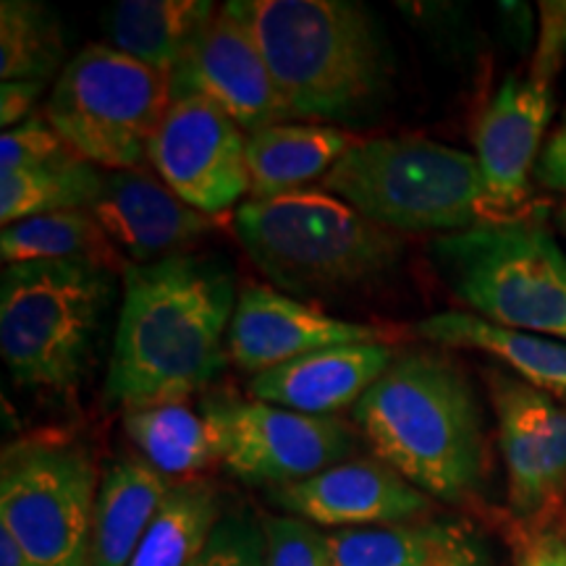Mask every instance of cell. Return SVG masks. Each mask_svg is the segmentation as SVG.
I'll list each match as a JSON object with an SVG mask.
<instances>
[{
  "mask_svg": "<svg viewBox=\"0 0 566 566\" xmlns=\"http://www.w3.org/2000/svg\"><path fill=\"white\" fill-rule=\"evenodd\" d=\"M384 331L342 321L268 286L239 294L229 331V357L244 373H265L296 357L349 344H380Z\"/></svg>",
  "mask_w": 566,
  "mask_h": 566,
  "instance_id": "2e32d148",
  "label": "cell"
},
{
  "mask_svg": "<svg viewBox=\"0 0 566 566\" xmlns=\"http://www.w3.org/2000/svg\"><path fill=\"white\" fill-rule=\"evenodd\" d=\"M556 226H558V231H562L564 239H566V205H564V208H558V212H556Z\"/></svg>",
  "mask_w": 566,
  "mask_h": 566,
  "instance_id": "74e56055",
  "label": "cell"
},
{
  "mask_svg": "<svg viewBox=\"0 0 566 566\" xmlns=\"http://www.w3.org/2000/svg\"><path fill=\"white\" fill-rule=\"evenodd\" d=\"M147 160L181 202L210 218L252 195L244 132L200 95L176 97Z\"/></svg>",
  "mask_w": 566,
  "mask_h": 566,
  "instance_id": "8fae6325",
  "label": "cell"
},
{
  "mask_svg": "<svg viewBox=\"0 0 566 566\" xmlns=\"http://www.w3.org/2000/svg\"><path fill=\"white\" fill-rule=\"evenodd\" d=\"M535 176L543 187L566 195V126H562L537 158Z\"/></svg>",
  "mask_w": 566,
  "mask_h": 566,
  "instance_id": "e575fe53",
  "label": "cell"
},
{
  "mask_svg": "<svg viewBox=\"0 0 566 566\" xmlns=\"http://www.w3.org/2000/svg\"><path fill=\"white\" fill-rule=\"evenodd\" d=\"M394 359V349L386 342L317 349L254 375L250 396L302 415L336 417L342 409L357 407Z\"/></svg>",
  "mask_w": 566,
  "mask_h": 566,
  "instance_id": "ac0fdd59",
  "label": "cell"
},
{
  "mask_svg": "<svg viewBox=\"0 0 566 566\" xmlns=\"http://www.w3.org/2000/svg\"><path fill=\"white\" fill-rule=\"evenodd\" d=\"M506 464L509 504L541 522L566 495V405L509 370L488 373Z\"/></svg>",
  "mask_w": 566,
  "mask_h": 566,
  "instance_id": "7c38bea8",
  "label": "cell"
},
{
  "mask_svg": "<svg viewBox=\"0 0 566 566\" xmlns=\"http://www.w3.org/2000/svg\"><path fill=\"white\" fill-rule=\"evenodd\" d=\"M367 221L394 233H459L504 221L478 158L424 137L357 142L323 179Z\"/></svg>",
  "mask_w": 566,
  "mask_h": 566,
  "instance_id": "5b68a950",
  "label": "cell"
},
{
  "mask_svg": "<svg viewBox=\"0 0 566 566\" xmlns=\"http://www.w3.org/2000/svg\"><path fill=\"white\" fill-rule=\"evenodd\" d=\"M103 187V171L80 153L19 174H0V221L11 226L24 218L66 210H90Z\"/></svg>",
  "mask_w": 566,
  "mask_h": 566,
  "instance_id": "484cf974",
  "label": "cell"
},
{
  "mask_svg": "<svg viewBox=\"0 0 566 566\" xmlns=\"http://www.w3.org/2000/svg\"><path fill=\"white\" fill-rule=\"evenodd\" d=\"M111 296V268L92 260L6 265L0 275V352L13 380L48 391H69L80 384Z\"/></svg>",
  "mask_w": 566,
  "mask_h": 566,
  "instance_id": "8992f818",
  "label": "cell"
},
{
  "mask_svg": "<svg viewBox=\"0 0 566 566\" xmlns=\"http://www.w3.org/2000/svg\"><path fill=\"white\" fill-rule=\"evenodd\" d=\"M352 420L375 457L430 499L459 504L485 483L483 409L467 375L441 352L396 357Z\"/></svg>",
  "mask_w": 566,
  "mask_h": 566,
  "instance_id": "7a4b0ae2",
  "label": "cell"
},
{
  "mask_svg": "<svg viewBox=\"0 0 566 566\" xmlns=\"http://www.w3.org/2000/svg\"><path fill=\"white\" fill-rule=\"evenodd\" d=\"M428 566H495L493 556H491V548H488V543L483 537H478L472 546H467L459 551V554H451L441 558V562H433Z\"/></svg>",
  "mask_w": 566,
  "mask_h": 566,
  "instance_id": "d590c367",
  "label": "cell"
},
{
  "mask_svg": "<svg viewBox=\"0 0 566 566\" xmlns=\"http://www.w3.org/2000/svg\"><path fill=\"white\" fill-rule=\"evenodd\" d=\"M271 501L317 527H384L433 512V499L380 462L349 459L302 483L273 488Z\"/></svg>",
  "mask_w": 566,
  "mask_h": 566,
  "instance_id": "5bb4252c",
  "label": "cell"
},
{
  "mask_svg": "<svg viewBox=\"0 0 566 566\" xmlns=\"http://www.w3.org/2000/svg\"><path fill=\"white\" fill-rule=\"evenodd\" d=\"M564 126H566V113H564Z\"/></svg>",
  "mask_w": 566,
  "mask_h": 566,
  "instance_id": "f35d334b",
  "label": "cell"
},
{
  "mask_svg": "<svg viewBox=\"0 0 566 566\" xmlns=\"http://www.w3.org/2000/svg\"><path fill=\"white\" fill-rule=\"evenodd\" d=\"M171 92L174 101L200 95L218 105L247 137L292 118L252 32L229 6L212 13L197 34L187 59L171 76Z\"/></svg>",
  "mask_w": 566,
  "mask_h": 566,
  "instance_id": "4fadbf2b",
  "label": "cell"
},
{
  "mask_svg": "<svg viewBox=\"0 0 566 566\" xmlns=\"http://www.w3.org/2000/svg\"><path fill=\"white\" fill-rule=\"evenodd\" d=\"M0 566H38L6 525H0Z\"/></svg>",
  "mask_w": 566,
  "mask_h": 566,
  "instance_id": "8d00e7d4",
  "label": "cell"
},
{
  "mask_svg": "<svg viewBox=\"0 0 566 566\" xmlns=\"http://www.w3.org/2000/svg\"><path fill=\"white\" fill-rule=\"evenodd\" d=\"M357 145L336 126L279 124L247 137V168L252 200L300 192L310 181L325 179L331 168Z\"/></svg>",
  "mask_w": 566,
  "mask_h": 566,
  "instance_id": "44dd1931",
  "label": "cell"
},
{
  "mask_svg": "<svg viewBox=\"0 0 566 566\" xmlns=\"http://www.w3.org/2000/svg\"><path fill=\"white\" fill-rule=\"evenodd\" d=\"M430 258L472 315L566 344V252L543 221L512 216L446 233Z\"/></svg>",
  "mask_w": 566,
  "mask_h": 566,
  "instance_id": "52a82bcc",
  "label": "cell"
},
{
  "mask_svg": "<svg viewBox=\"0 0 566 566\" xmlns=\"http://www.w3.org/2000/svg\"><path fill=\"white\" fill-rule=\"evenodd\" d=\"M45 90L42 82H3L0 84V124L9 132V126L24 124Z\"/></svg>",
  "mask_w": 566,
  "mask_h": 566,
  "instance_id": "836d02e7",
  "label": "cell"
},
{
  "mask_svg": "<svg viewBox=\"0 0 566 566\" xmlns=\"http://www.w3.org/2000/svg\"><path fill=\"white\" fill-rule=\"evenodd\" d=\"M63 61V34L53 11L32 0H3L0 6V80L42 82Z\"/></svg>",
  "mask_w": 566,
  "mask_h": 566,
  "instance_id": "83f0119b",
  "label": "cell"
},
{
  "mask_svg": "<svg viewBox=\"0 0 566 566\" xmlns=\"http://www.w3.org/2000/svg\"><path fill=\"white\" fill-rule=\"evenodd\" d=\"M216 11L210 0H122L108 13L111 48L171 80Z\"/></svg>",
  "mask_w": 566,
  "mask_h": 566,
  "instance_id": "7402d4cb",
  "label": "cell"
},
{
  "mask_svg": "<svg viewBox=\"0 0 566 566\" xmlns=\"http://www.w3.org/2000/svg\"><path fill=\"white\" fill-rule=\"evenodd\" d=\"M97 488L84 446L59 436L19 438L0 459V525L38 566H90Z\"/></svg>",
  "mask_w": 566,
  "mask_h": 566,
  "instance_id": "9c48e42d",
  "label": "cell"
},
{
  "mask_svg": "<svg viewBox=\"0 0 566 566\" xmlns=\"http://www.w3.org/2000/svg\"><path fill=\"white\" fill-rule=\"evenodd\" d=\"M415 331L430 344L462 346L491 354L495 363L509 367L516 378L527 380L541 391L566 401V344L556 338L527 334L488 323L472 313H438L424 317Z\"/></svg>",
  "mask_w": 566,
  "mask_h": 566,
  "instance_id": "ffe728a7",
  "label": "cell"
},
{
  "mask_svg": "<svg viewBox=\"0 0 566 566\" xmlns=\"http://www.w3.org/2000/svg\"><path fill=\"white\" fill-rule=\"evenodd\" d=\"M189 566H268L263 516H254L250 509L221 514Z\"/></svg>",
  "mask_w": 566,
  "mask_h": 566,
  "instance_id": "f1b7e54d",
  "label": "cell"
},
{
  "mask_svg": "<svg viewBox=\"0 0 566 566\" xmlns=\"http://www.w3.org/2000/svg\"><path fill=\"white\" fill-rule=\"evenodd\" d=\"M171 483L145 459H118L103 472L92 514L90 566H129Z\"/></svg>",
  "mask_w": 566,
  "mask_h": 566,
  "instance_id": "d6986e66",
  "label": "cell"
},
{
  "mask_svg": "<svg viewBox=\"0 0 566 566\" xmlns=\"http://www.w3.org/2000/svg\"><path fill=\"white\" fill-rule=\"evenodd\" d=\"M124 430L137 446L139 459L171 483L195 480L218 462L216 438L202 412L187 405L134 409L124 417Z\"/></svg>",
  "mask_w": 566,
  "mask_h": 566,
  "instance_id": "cb8c5ba5",
  "label": "cell"
},
{
  "mask_svg": "<svg viewBox=\"0 0 566 566\" xmlns=\"http://www.w3.org/2000/svg\"><path fill=\"white\" fill-rule=\"evenodd\" d=\"M221 520V493L205 478L176 483L129 566H189Z\"/></svg>",
  "mask_w": 566,
  "mask_h": 566,
  "instance_id": "d4e9b609",
  "label": "cell"
},
{
  "mask_svg": "<svg viewBox=\"0 0 566 566\" xmlns=\"http://www.w3.org/2000/svg\"><path fill=\"white\" fill-rule=\"evenodd\" d=\"M90 212L134 265L184 254V247L212 229L210 216L142 171H103L101 195Z\"/></svg>",
  "mask_w": 566,
  "mask_h": 566,
  "instance_id": "e0dca14e",
  "label": "cell"
},
{
  "mask_svg": "<svg viewBox=\"0 0 566 566\" xmlns=\"http://www.w3.org/2000/svg\"><path fill=\"white\" fill-rule=\"evenodd\" d=\"M516 566H566V520L546 516L522 541Z\"/></svg>",
  "mask_w": 566,
  "mask_h": 566,
  "instance_id": "1f68e13d",
  "label": "cell"
},
{
  "mask_svg": "<svg viewBox=\"0 0 566 566\" xmlns=\"http://www.w3.org/2000/svg\"><path fill=\"white\" fill-rule=\"evenodd\" d=\"M0 254L6 265L55 260H92L111 265L113 244L90 210H66L3 226Z\"/></svg>",
  "mask_w": 566,
  "mask_h": 566,
  "instance_id": "4316f807",
  "label": "cell"
},
{
  "mask_svg": "<svg viewBox=\"0 0 566 566\" xmlns=\"http://www.w3.org/2000/svg\"><path fill=\"white\" fill-rule=\"evenodd\" d=\"M554 74L535 66L527 76H506L475 126L478 166L495 208L516 216L537 166L543 134L554 113Z\"/></svg>",
  "mask_w": 566,
  "mask_h": 566,
  "instance_id": "9a60e30c",
  "label": "cell"
},
{
  "mask_svg": "<svg viewBox=\"0 0 566 566\" xmlns=\"http://www.w3.org/2000/svg\"><path fill=\"white\" fill-rule=\"evenodd\" d=\"M202 415L218 462L250 485L283 488L349 462L354 441L342 417H315L233 396H210Z\"/></svg>",
  "mask_w": 566,
  "mask_h": 566,
  "instance_id": "30bf717a",
  "label": "cell"
},
{
  "mask_svg": "<svg viewBox=\"0 0 566 566\" xmlns=\"http://www.w3.org/2000/svg\"><path fill=\"white\" fill-rule=\"evenodd\" d=\"M470 522L422 516L384 527L336 530L328 535L334 566H428L478 541Z\"/></svg>",
  "mask_w": 566,
  "mask_h": 566,
  "instance_id": "603a6c76",
  "label": "cell"
},
{
  "mask_svg": "<svg viewBox=\"0 0 566 566\" xmlns=\"http://www.w3.org/2000/svg\"><path fill=\"white\" fill-rule=\"evenodd\" d=\"M566 59V3H543V32L535 61L558 69Z\"/></svg>",
  "mask_w": 566,
  "mask_h": 566,
  "instance_id": "d6a6232c",
  "label": "cell"
},
{
  "mask_svg": "<svg viewBox=\"0 0 566 566\" xmlns=\"http://www.w3.org/2000/svg\"><path fill=\"white\" fill-rule=\"evenodd\" d=\"M76 153L48 118L30 116L0 137V174H19Z\"/></svg>",
  "mask_w": 566,
  "mask_h": 566,
  "instance_id": "f546056e",
  "label": "cell"
},
{
  "mask_svg": "<svg viewBox=\"0 0 566 566\" xmlns=\"http://www.w3.org/2000/svg\"><path fill=\"white\" fill-rule=\"evenodd\" d=\"M171 103L168 76L111 45H90L61 69L45 118L101 171H139Z\"/></svg>",
  "mask_w": 566,
  "mask_h": 566,
  "instance_id": "ba28073f",
  "label": "cell"
},
{
  "mask_svg": "<svg viewBox=\"0 0 566 566\" xmlns=\"http://www.w3.org/2000/svg\"><path fill=\"white\" fill-rule=\"evenodd\" d=\"M268 566H334L328 535L296 516H263Z\"/></svg>",
  "mask_w": 566,
  "mask_h": 566,
  "instance_id": "4dcf8cb0",
  "label": "cell"
},
{
  "mask_svg": "<svg viewBox=\"0 0 566 566\" xmlns=\"http://www.w3.org/2000/svg\"><path fill=\"white\" fill-rule=\"evenodd\" d=\"M233 231L268 281L294 296L363 286L394 271L405 250L399 233L367 221L325 189L239 205Z\"/></svg>",
  "mask_w": 566,
  "mask_h": 566,
  "instance_id": "277c9868",
  "label": "cell"
},
{
  "mask_svg": "<svg viewBox=\"0 0 566 566\" xmlns=\"http://www.w3.org/2000/svg\"><path fill=\"white\" fill-rule=\"evenodd\" d=\"M231 268L208 254L126 265L105 396L124 409L187 405L229 359Z\"/></svg>",
  "mask_w": 566,
  "mask_h": 566,
  "instance_id": "6da1fadb",
  "label": "cell"
},
{
  "mask_svg": "<svg viewBox=\"0 0 566 566\" xmlns=\"http://www.w3.org/2000/svg\"><path fill=\"white\" fill-rule=\"evenodd\" d=\"M292 118L349 122L378 101L386 59L370 17L346 0H233Z\"/></svg>",
  "mask_w": 566,
  "mask_h": 566,
  "instance_id": "3957f363",
  "label": "cell"
}]
</instances>
